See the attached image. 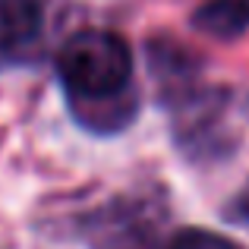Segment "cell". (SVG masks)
I'll return each mask as SVG.
<instances>
[{
  "label": "cell",
  "mask_w": 249,
  "mask_h": 249,
  "mask_svg": "<svg viewBox=\"0 0 249 249\" xmlns=\"http://www.w3.org/2000/svg\"><path fill=\"white\" fill-rule=\"evenodd\" d=\"M38 0H0V57L29 48L41 32Z\"/></svg>",
  "instance_id": "2"
},
{
  "label": "cell",
  "mask_w": 249,
  "mask_h": 249,
  "mask_svg": "<svg viewBox=\"0 0 249 249\" xmlns=\"http://www.w3.org/2000/svg\"><path fill=\"white\" fill-rule=\"evenodd\" d=\"M243 3H246V13H249V0H243Z\"/></svg>",
  "instance_id": "5"
},
{
  "label": "cell",
  "mask_w": 249,
  "mask_h": 249,
  "mask_svg": "<svg viewBox=\"0 0 249 249\" xmlns=\"http://www.w3.org/2000/svg\"><path fill=\"white\" fill-rule=\"evenodd\" d=\"M57 70L76 117L89 129L114 133L129 123L136 110V98L129 91L133 54L117 32L85 29L73 35L57 57Z\"/></svg>",
  "instance_id": "1"
},
{
  "label": "cell",
  "mask_w": 249,
  "mask_h": 249,
  "mask_svg": "<svg viewBox=\"0 0 249 249\" xmlns=\"http://www.w3.org/2000/svg\"><path fill=\"white\" fill-rule=\"evenodd\" d=\"M170 249H240V246H233L227 237H218L212 231H183L174 237Z\"/></svg>",
  "instance_id": "4"
},
{
  "label": "cell",
  "mask_w": 249,
  "mask_h": 249,
  "mask_svg": "<svg viewBox=\"0 0 249 249\" xmlns=\"http://www.w3.org/2000/svg\"><path fill=\"white\" fill-rule=\"evenodd\" d=\"M196 29L214 38H233L243 29H249V13L243 0H208L193 16Z\"/></svg>",
  "instance_id": "3"
}]
</instances>
